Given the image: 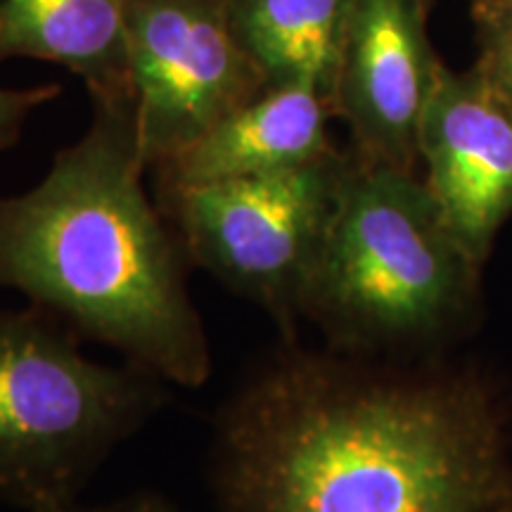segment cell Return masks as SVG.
<instances>
[{"label":"cell","mask_w":512,"mask_h":512,"mask_svg":"<svg viewBox=\"0 0 512 512\" xmlns=\"http://www.w3.org/2000/svg\"><path fill=\"white\" fill-rule=\"evenodd\" d=\"M328 98L311 83L266 88L195 143L155 166L157 188L264 176L330 155Z\"/></svg>","instance_id":"cell-9"},{"label":"cell","mask_w":512,"mask_h":512,"mask_svg":"<svg viewBox=\"0 0 512 512\" xmlns=\"http://www.w3.org/2000/svg\"><path fill=\"white\" fill-rule=\"evenodd\" d=\"M166 401L169 382L88 358L48 309H0V501L24 512L76 503Z\"/></svg>","instance_id":"cell-4"},{"label":"cell","mask_w":512,"mask_h":512,"mask_svg":"<svg viewBox=\"0 0 512 512\" xmlns=\"http://www.w3.org/2000/svg\"><path fill=\"white\" fill-rule=\"evenodd\" d=\"M60 64L93 102L131 100L126 0H0V60Z\"/></svg>","instance_id":"cell-10"},{"label":"cell","mask_w":512,"mask_h":512,"mask_svg":"<svg viewBox=\"0 0 512 512\" xmlns=\"http://www.w3.org/2000/svg\"><path fill=\"white\" fill-rule=\"evenodd\" d=\"M53 512H183L176 503H171L169 498L155 491H138V494L121 496L112 503H100V505H81L79 501L72 505H64L60 510Z\"/></svg>","instance_id":"cell-14"},{"label":"cell","mask_w":512,"mask_h":512,"mask_svg":"<svg viewBox=\"0 0 512 512\" xmlns=\"http://www.w3.org/2000/svg\"><path fill=\"white\" fill-rule=\"evenodd\" d=\"M126 46L147 169L268 88L235 36L226 0H126Z\"/></svg>","instance_id":"cell-6"},{"label":"cell","mask_w":512,"mask_h":512,"mask_svg":"<svg viewBox=\"0 0 512 512\" xmlns=\"http://www.w3.org/2000/svg\"><path fill=\"white\" fill-rule=\"evenodd\" d=\"M347 152L264 176L157 188L192 268L266 311L297 339L302 299L328 230Z\"/></svg>","instance_id":"cell-5"},{"label":"cell","mask_w":512,"mask_h":512,"mask_svg":"<svg viewBox=\"0 0 512 512\" xmlns=\"http://www.w3.org/2000/svg\"><path fill=\"white\" fill-rule=\"evenodd\" d=\"M477 271L425 178L347 152L302 318L337 354H413L463 316Z\"/></svg>","instance_id":"cell-3"},{"label":"cell","mask_w":512,"mask_h":512,"mask_svg":"<svg viewBox=\"0 0 512 512\" xmlns=\"http://www.w3.org/2000/svg\"><path fill=\"white\" fill-rule=\"evenodd\" d=\"M439 67L425 0H344L330 107L349 126L356 157L418 169L420 121Z\"/></svg>","instance_id":"cell-7"},{"label":"cell","mask_w":512,"mask_h":512,"mask_svg":"<svg viewBox=\"0 0 512 512\" xmlns=\"http://www.w3.org/2000/svg\"><path fill=\"white\" fill-rule=\"evenodd\" d=\"M226 8L268 88L311 83L330 102L344 0H226Z\"/></svg>","instance_id":"cell-11"},{"label":"cell","mask_w":512,"mask_h":512,"mask_svg":"<svg viewBox=\"0 0 512 512\" xmlns=\"http://www.w3.org/2000/svg\"><path fill=\"white\" fill-rule=\"evenodd\" d=\"M136 102H93L86 133L48 174L0 195V290L60 316L81 339L185 389L211 377L190 261L145 190Z\"/></svg>","instance_id":"cell-2"},{"label":"cell","mask_w":512,"mask_h":512,"mask_svg":"<svg viewBox=\"0 0 512 512\" xmlns=\"http://www.w3.org/2000/svg\"><path fill=\"white\" fill-rule=\"evenodd\" d=\"M216 512H501L508 439L472 377L309 351L247 370L209 448Z\"/></svg>","instance_id":"cell-1"},{"label":"cell","mask_w":512,"mask_h":512,"mask_svg":"<svg viewBox=\"0 0 512 512\" xmlns=\"http://www.w3.org/2000/svg\"><path fill=\"white\" fill-rule=\"evenodd\" d=\"M60 93L62 88L57 83L36 88H0V152L15 147L31 114L53 102Z\"/></svg>","instance_id":"cell-13"},{"label":"cell","mask_w":512,"mask_h":512,"mask_svg":"<svg viewBox=\"0 0 512 512\" xmlns=\"http://www.w3.org/2000/svg\"><path fill=\"white\" fill-rule=\"evenodd\" d=\"M425 183L479 266L512 216V107L475 67L441 64L418 136Z\"/></svg>","instance_id":"cell-8"},{"label":"cell","mask_w":512,"mask_h":512,"mask_svg":"<svg viewBox=\"0 0 512 512\" xmlns=\"http://www.w3.org/2000/svg\"><path fill=\"white\" fill-rule=\"evenodd\" d=\"M479 60L475 69L512 107V0H472Z\"/></svg>","instance_id":"cell-12"}]
</instances>
